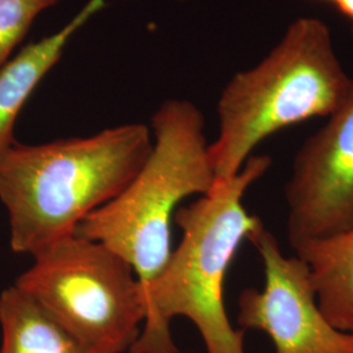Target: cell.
Here are the masks:
<instances>
[{
  "instance_id": "1",
  "label": "cell",
  "mask_w": 353,
  "mask_h": 353,
  "mask_svg": "<svg viewBox=\"0 0 353 353\" xmlns=\"http://www.w3.org/2000/svg\"><path fill=\"white\" fill-rule=\"evenodd\" d=\"M153 148L141 123L42 144L14 141L0 154V201L16 254L33 258L75 234L79 224L130 185Z\"/></svg>"
},
{
  "instance_id": "2",
  "label": "cell",
  "mask_w": 353,
  "mask_h": 353,
  "mask_svg": "<svg viewBox=\"0 0 353 353\" xmlns=\"http://www.w3.org/2000/svg\"><path fill=\"white\" fill-rule=\"evenodd\" d=\"M270 156H252L240 172L179 207L182 240L145 296V319L128 353H179L170 331L176 316L198 328L207 353H245V331L234 328L224 303V283L242 242L265 227L242 204L246 191L271 168Z\"/></svg>"
},
{
  "instance_id": "3",
  "label": "cell",
  "mask_w": 353,
  "mask_h": 353,
  "mask_svg": "<svg viewBox=\"0 0 353 353\" xmlns=\"http://www.w3.org/2000/svg\"><path fill=\"white\" fill-rule=\"evenodd\" d=\"M351 83L328 26L316 17L293 21L265 59L233 76L219 99V135L210 144L216 182L236 176L255 147L279 131L328 118Z\"/></svg>"
},
{
  "instance_id": "4",
  "label": "cell",
  "mask_w": 353,
  "mask_h": 353,
  "mask_svg": "<svg viewBox=\"0 0 353 353\" xmlns=\"http://www.w3.org/2000/svg\"><path fill=\"white\" fill-rule=\"evenodd\" d=\"M153 148L112 202L87 216L75 234L101 242L131 265L145 296L168 265L178 204L216 185L204 117L188 100L163 102L151 118ZM147 310V309H145Z\"/></svg>"
},
{
  "instance_id": "5",
  "label": "cell",
  "mask_w": 353,
  "mask_h": 353,
  "mask_svg": "<svg viewBox=\"0 0 353 353\" xmlns=\"http://www.w3.org/2000/svg\"><path fill=\"white\" fill-rule=\"evenodd\" d=\"M90 353H126L139 339L145 300L131 265L101 242L77 234L34 256L17 279Z\"/></svg>"
},
{
  "instance_id": "6",
  "label": "cell",
  "mask_w": 353,
  "mask_h": 353,
  "mask_svg": "<svg viewBox=\"0 0 353 353\" xmlns=\"http://www.w3.org/2000/svg\"><path fill=\"white\" fill-rule=\"evenodd\" d=\"M249 241L262 258L265 288L241 292V330L263 331L276 353H353V332L332 326L323 314L303 259L284 255L265 227Z\"/></svg>"
},
{
  "instance_id": "7",
  "label": "cell",
  "mask_w": 353,
  "mask_h": 353,
  "mask_svg": "<svg viewBox=\"0 0 353 353\" xmlns=\"http://www.w3.org/2000/svg\"><path fill=\"white\" fill-rule=\"evenodd\" d=\"M285 203L292 249L353 227V77L338 110L297 152Z\"/></svg>"
},
{
  "instance_id": "8",
  "label": "cell",
  "mask_w": 353,
  "mask_h": 353,
  "mask_svg": "<svg viewBox=\"0 0 353 353\" xmlns=\"http://www.w3.org/2000/svg\"><path fill=\"white\" fill-rule=\"evenodd\" d=\"M108 0H87L59 30L32 42L0 70V154L14 139V126L26 102L63 55L71 38L101 12Z\"/></svg>"
},
{
  "instance_id": "9",
  "label": "cell",
  "mask_w": 353,
  "mask_h": 353,
  "mask_svg": "<svg viewBox=\"0 0 353 353\" xmlns=\"http://www.w3.org/2000/svg\"><path fill=\"white\" fill-rule=\"evenodd\" d=\"M309 267L316 301L332 326L353 332V227L334 237L296 246Z\"/></svg>"
},
{
  "instance_id": "10",
  "label": "cell",
  "mask_w": 353,
  "mask_h": 353,
  "mask_svg": "<svg viewBox=\"0 0 353 353\" xmlns=\"http://www.w3.org/2000/svg\"><path fill=\"white\" fill-rule=\"evenodd\" d=\"M0 353H90L24 290L0 293Z\"/></svg>"
},
{
  "instance_id": "11",
  "label": "cell",
  "mask_w": 353,
  "mask_h": 353,
  "mask_svg": "<svg viewBox=\"0 0 353 353\" xmlns=\"http://www.w3.org/2000/svg\"><path fill=\"white\" fill-rule=\"evenodd\" d=\"M61 0H0V70L12 58L38 16Z\"/></svg>"
},
{
  "instance_id": "12",
  "label": "cell",
  "mask_w": 353,
  "mask_h": 353,
  "mask_svg": "<svg viewBox=\"0 0 353 353\" xmlns=\"http://www.w3.org/2000/svg\"><path fill=\"white\" fill-rule=\"evenodd\" d=\"M339 12L345 16L353 26V0H335L332 3Z\"/></svg>"
},
{
  "instance_id": "13",
  "label": "cell",
  "mask_w": 353,
  "mask_h": 353,
  "mask_svg": "<svg viewBox=\"0 0 353 353\" xmlns=\"http://www.w3.org/2000/svg\"><path fill=\"white\" fill-rule=\"evenodd\" d=\"M322 1H328V3H331V4H332L335 0H322Z\"/></svg>"
},
{
  "instance_id": "14",
  "label": "cell",
  "mask_w": 353,
  "mask_h": 353,
  "mask_svg": "<svg viewBox=\"0 0 353 353\" xmlns=\"http://www.w3.org/2000/svg\"><path fill=\"white\" fill-rule=\"evenodd\" d=\"M351 33H352V37H353V26H351Z\"/></svg>"
}]
</instances>
